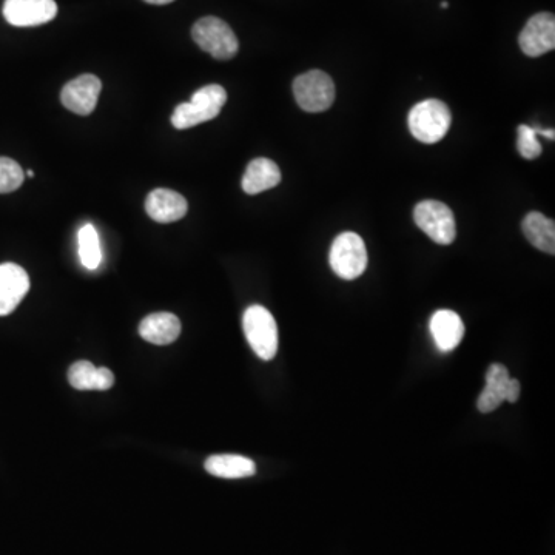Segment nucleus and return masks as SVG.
I'll return each mask as SVG.
<instances>
[{
    "instance_id": "obj_1",
    "label": "nucleus",
    "mask_w": 555,
    "mask_h": 555,
    "mask_svg": "<svg viewBox=\"0 0 555 555\" xmlns=\"http://www.w3.org/2000/svg\"><path fill=\"white\" fill-rule=\"evenodd\" d=\"M227 102V91L218 84L199 88L192 101L179 104L173 111L172 124L178 130L196 127L212 121L221 113Z\"/></svg>"
},
{
    "instance_id": "obj_2",
    "label": "nucleus",
    "mask_w": 555,
    "mask_h": 555,
    "mask_svg": "<svg viewBox=\"0 0 555 555\" xmlns=\"http://www.w3.org/2000/svg\"><path fill=\"white\" fill-rule=\"evenodd\" d=\"M452 124L451 110L438 99H426L409 113V130L423 144H437L448 135Z\"/></svg>"
},
{
    "instance_id": "obj_3",
    "label": "nucleus",
    "mask_w": 555,
    "mask_h": 555,
    "mask_svg": "<svg viewBox=\"0 0 555 555\" xmlns=\"http://www.w3.org/2000/svg\"><path fill=\"white\" fill-rule=\"evenodd\" d=\"M193 41L201 50L209 53L218 61H229L235 58L239 50V42L229 24L218 17H202L193 25Z\"/></svg>"
},
{
    "instance_id": "obj_4",
    "label": "nucleus",
    "mask_w": 555,
    "mask_h": 555,
    "mask_svg": "<svg viewBox=\"0 0 555 555\" xmlns=\"http://www.w3.org/2000/svg\"><path fill=\"white\" fill-rule=\"evenodd\" d=\"M243 329L247 343L261 360L275 358L278 354V326L266 307L250 306L244 312Z\"/></svg>"
},
{
    "instance_id": "obj_5",
    "label": "nucleus",
    "mask_w": 555,
    "mask_h": 555,
    "mask_svg": "<svg viewBox=\"0 0 555 555\" xmlns=\"http://www.w3.org/2000/svg\"><path fill=\"white\" fill-rule=\"evenodd\" d=\"M330 267L341 280H357L367 267V250L363 238L344 232L333 241L329 255Z\"/></svg>"
},
{
    "instance_id": "obj_6",
    "label": "nucleus",
    "mask_w": 555,
    "mask_h": 555,
    "mask_svg": "<svg viewBox=\"0 0 555 555\" xmlns=\"http://www.w3.org/2000/svg\"><path fill=\"white\" fill-rule=\"evenodd\" d=\"M293 95L307 113H321L335 101V84L324 71H307L293 81Z\"/></svg>"
},
{
    "instance_id": "obj_7",
    "label": "nucleus",
    "mask_w": 555,
    "mask_h": 555,
    "mask_svg": "<svg viewBox=\"0 0 555 555\" xmlns=\"http://www.w3.org/2000/svg\"><path fill=\"white\" fill-rule=\"evenodd\" d=\"M414 219L434 243L449 246L457 236V226L452 210L440 201H423L415 207Z\"/></svg>"
},
{
    "instance_id": "obj_8",
    "label": "nucleus",
    "mask_w": 555,
    "mask_h": 555,
    "mask_svg": "<svg viewBox=\"0 0 555 555\" xmlns=\"http://www.w3.org/2000/svg\"><path fill=\"white\" fill-rule=\"evenodd\" d=\"M518 44L529 58H539L555 48V17L552 13H539L529 19Z\"/></svg>"
},
{
    "instance_id": "obj_9",
    "label": "nucleus",
    "mask_w": 555,
    "mask_h": 555,
    "mask_svg": "<svg viewBox=\"0 0 555 555\" xmlns=\"http://www.w3.org/2000/svg\"><path fill=\"white\" fill-rule=\"evenodd\" d=\"M102 82L95 74H82L65 84L61 91V102L76 115L87 116L95 111L101 95Z\"/></svg>"
},
{
    "instance_id": "obj_10",
    "label": "nucleus",
    "mask_w": 555,
    "mask_h": 555,
    "mask_svg": "<svg viewBox=\"0 0 555 555\" xmlns=\"http://www.w3.org/2000/svg\"><path fill=\"white\" fill-rule=\"evenodd\" d=\"M58 14L54 0H5L4 17L14 27H37Z\"/></svg>"
},
{
    "instance_id": "obj_11",
    "label": "nucleus",
    "mask_w": 555,
    "mask_h": 555,
    "mask_svg": "<svg viewBox=\"0 0 555 555\" xmlns=\"http://www.w3.org/2000/svg\"><path fill=\"white\" fill-rule=\"evenodd\" d=\"M30 290V276L14 263L0 264V317L17 309Z\"/></svg>"
},
{
    "instance_id": "obj_12",
    "label": "nucleus",
    "mask_w": 555,
    "mask_h": 555,
    "mask_svg": "<svg viewBox=\"0 0 555 555\" xmlns=\"http://www.w3.org/2000/svg\"><path fill=\"white\" fill-rule=\"evenodd\" d=\"M189 210V204L184 196L169 189H156L147 196L145 212L153 221L161 224L179 221Z\"/></svg>"
},
{
    "instance_id": "obj_13",
    "label": "nucleus",
    "mask_w": 555,
    "mask_h": 555,
    "mask_svg": "<svg viewBox=\"0 0 555 555\" xmlns=\"http://www.w3.org/2000/svg\"><path fill=\"white\" fill-rule=\"evenodd\" d=\"M432 338L440 352H451L465 338V324L458 313L452 310H438L431 318Z\"/></svg>"
},
{
    "instance_id": "obj_14",
    "label": "nucleus",
    "mask_w": 555,
    "mask_h": 555,
    "mask_svg": "<svg viewBox=\"0 0 555 555\" xmlns=\"http://www.w3.org/2000/svg\"><path fill=\"white\" fill-rule=\"evenodd\" d=\"M181 321L169 312H158L148 315L139 324V335L148 343L156 346H167L175 343L181 335Z\"/></svg>"
},
{
    "instance_id": "obj_15",
    "label": "nucleus",
    "mask_w": 555,
    "mask_h": 555,
    "mask_svg": "<svg viewBox=\"0 0 555 555\" xmlns=\"http://www.w3.org/2000/svg\"><path fill=\"white\" fill-rule=\"evenodd\" d=\"M68 381L78 391H108L115 384V375L107 367L82 360L68 369Z\"/></svg>"
},
{
    "instance_id": "obj_16",
    "label": "nucleus",
    "mask_w": 555,
    "mask_h": 555,
    "mask_svg": "<svg viewBox=\"0 0 555 555\" xmlns=\"http://www.w3.org/2000/svg\"><path fill=\"white\" fill-rule=\"evenodd\" d=\"M509 370L505 364L494 363L486 370L485 389L478 397L477 407L481 414H489L502 406L506 401V389H508Z\"/></svg>"
},
{
    "instance_id": "obj_17",
    "label": "nucleus",
    "mask_w": 555,
    "mask_h": 555,
    "mask_svg": "<svg viewBox=\"0 0 555 555\" xmlns=\"http://www.w3.org/2000/svg\"><path fill=\"white\" fill-rule=\"evenodd\" d=\"M280 182V167L272 159L256 158L247 165L243 176V190L247 195H258L273 189Z\"/></svg>"
},
{
    "instance_id": "obj_18",
    "label": "nucleus",
    "mask_w": 555,
    "mask_h": 555,
    "mask_svg": "<svg viewBox=\"0 0 555 555\" xmlns=\"http://www.w3.org/2000/svg\"><path fill=\"white\" fill-rule=\"evenodd\" d=\"M204 468L213 477L238 480V478L252 477L256 474L255 461L243 455H212L207 458Z\"/></svg>"
},
{
    "instance_id": "obj_19",
    "label": "nucleus",
    "mask_w": 555,
    "mask_h": 555,
    "mask_svg": "<svg viewBox=\"0 0 555 555\" xmlns=\"http://www.w3.org/2000/svg\"><path fill=\"white\" fill-rule=\"evenodd\" d=\"M523 233L535 249L554 255L555 224L543 213L531 212L523 219Z\"/></svg>"
},
{
    "instance_id": "obj_20",
    "label": "nucleus",
    "mask_w": 555,
    "mask_h": 555,
    "mask_svg": "<svg viewBox=\"0 0 555 555\" xmlns=\"http://www.w3.org/2000/svg\"><path fill=\"white\" fill-rule=\"evenodd\" d=\"M79 258L82 266L88 270H96L101 266L102 252L99 235L95 226L85 224L78 233Z\"/></svg>"
},
{
    "instance_id": "obj_21",
    "label": "nucleus",
    "mask_w": 555,
    "mask_h": 555,
    "mask_svg": "<svg viewBox=\"0 0 555 555\" xmlns=\"http://www.w3.org/2000/svg\"><path fill=\"white\" fill-rule=\"evenodd\" d=\"M25 172L21 165L0 156V193L16 192L24 184Z\"/></svg>"
},
{
    "instance_id": "obj_22",
    "label": "nucleus",
    "mask_w": 555,
    "mask_h": 555,
    "mask_svg": "<svg viewBox=\"0 0 555 555\" xmlns=\"http://www.w3.org/2000/svg\"><path fill=\"white\" fill-rule=\"evenodd\" d=\"M517 148L518 153L525 159H537L542 155V144L539 141V135L535 133V127L531 125H520L517 130Z\"/></svg>"
},
{
    "instance_id": "obj_23",
    "label": "nucleus",
    "mask_w": 555,
    "mask_h": 555,
    "mask_svg": "<svg viewBox=\"0 0 555 555\" xmlns=\"http://www.w3.org/2000/svg\"><path fill=\"white\" fill-rule=\"evenodd\" d=\"M520 392H522L520 381L511 378V380H509L508 389H506V401H508V403H517L518 398H520Z\"/></svg>"
},
{
    "instance_id": "obj_24",
    "label": "nucleus",
    "mask_w": 555,
    "mask_h": 555,
    "mask_svg": "<svg viewBox=\"0 0 555 555\" xmlns=\"http://www.w3.org/2000/svg\"><path fill=\"white\" fill-rule=\"evenodd\" d=\"M535 133H537V135L545 136V138L551 139V141H554L555 139L554 130H543V128L535 127Z\"/></svg>"
},
{
    "instance_id": "obj_25",
    "label": "nucleus",
    "mask_w": 555,
    "mask_h": 555,
    "mask_svg": "<svg viewBox=\"0 0 555 555\" xmlns=\"http://www.w3.org/2000/svg\"><path fill=\"white\" fill-rule=\"evenodd\" d=\"M144 2L152 5H167L172 4V2H175V0H144Z\"/></svg>"
},
{
    "instance_id": "obj_26",
    "label": "nucleus",
    "mask_w": 555,
    "mask_h": 555,
    "mask_svg": "<svg viewBox=\"0 0 555 555\" xmlns=\"http://www.w3.org/2000/svg\"><path fill=\"white\" fill-rule=\"evenodd\" d=\"M27 176H28V178H34V172H33V170H28Z\"/></svg>"
},
{
    "instance_id": "obj_27",
    "label": "nucleus",
    "mask_w": 555,
    "mask_h": 555,
    "mask_svg": "<svg viewBox=\"0 0 555 555\" xmlns=\"http://www.w3.org/2000/svg\"><path fill=\"white\" fill-rule=\"evenodd\" d=\"M441 7H443V8H448V7H449L448 2H443V4H441Z\"/></svg>"
}]
</instances>
